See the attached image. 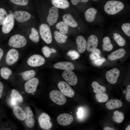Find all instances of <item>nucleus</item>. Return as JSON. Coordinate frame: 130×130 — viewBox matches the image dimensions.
Returning <instances> with one entry per match:
<instances>
[{
  "label": "nucleus",
  "instance_id": "f257e3e1",
  "mask_svg": "<svg viewBox=\"0 0 130 130\" xmlns=\"http://www.w3.org/2000/svg\"><path fill=\"white\" fill-rule=\"evenodd\" d=\"M124 7L123 4L117 0H112L108 1L105 4L104 9L105 12L110 15L117 14Z\"/></svg>",
  "mask_w": 130,
  "mask_h": 130
},
{
  "label": "nucleus",
  "instance_id": "f03ea898",
  "mask_svg": "<svg viewBox=\"0 0 130 130\" xmlns=\"http://www.w3.org/2000/svg\"><path fill=\"white\" fill-rule=\"evenodd\" d=\"M26 40L23 36L16 34L12 36L8 41L10 46L15 48H21L25 46L26 44Z\"/></svg>",
  "mask_w": 130,
  "mask_h": 130
},
{
  "label": "nucleus",
  "instance_id": "7ed1b4c3",
  "mask_svg": "<svg viewBox=\"0 0 130 130\" xmlns=\"http://www.w3.org/2000/svg\"><path fill=\"white\" fill-rule=\"evenodd\" d=\"M39 32L42 39L46 43L49 44L52 41V37L51 29L46 24H42L39 27Z\"/></svg>",
  "mask_w": 130,
  "mask_h": 130
},
{
  "label": "nucleus",
  "instance_id": "20e7f679",
  "mask_svg": "<svg viewBox=\"0 0 130 130\" xmlns=\"http://www.w3.org/2000/svg\"><path fill=\"white\" fill-rule=\"evenodd\" d=\"M38 121L40 127L45 130H48L52 127V123L49 116L45 113H42L39 116Z\"/></svg>",
  "mask_w": 130,
  "mask_h": 130
},
{
  "label": "nucleus",
  "instance_id": "39448f33",
  "mask_svg": "<svg viewBox=\"0 0 130 130\" xmlns=\"http://www.w3.org/2000/svg\"><path fill=\"white\" fill-rule=\"evenodd\" d=\"M49 96L52 101L59 105H64L66 101V98L64 95L58 90L51 91L50 93Z\"/></svg>",
  "mask_w": 130,
  "mask_h": 130
},
{
  "label": "nucleus",
  "instance_id": "423d86ee",
  "mask_svg": "<svg viewBox=\"0 0 130 130\" xmlns=\"http://www.w3.org/2000/svg\"><path fill=\"white\" fill-rule=\"evenodd\" d=\"M58 87L61 93L65 96L69 98H72L74 96V91L66 82L63 81L59 82Z\"/></svg>",
  "mask_w": 130,
  "mask_h": 130
},
{
  "label": "nucleus",
  "instance_id": "0eeeda50",
  "mask_svg": "<svg viewBox=\"0 0 130 130\" xmlns=\"http://www.w3.org/2000/svg\"><path fill=\"white\" fill-rule=\"evenodd\" d=\"M45 62V58L42 56L38 54H34L28 58L27 62L30 66L36 67L42 65Z\"/></svg>",
  "mask_w": 130,
  "mask_h": 130
},
{
  "label": "nucleus",
  "instance_id": "6e6552de",
  "mask_svg": "<svg viewBox=\"0 0 130 130\" xmlns=\"http://www.w3.org/2000/svg\"><path fill=\"white\" fill-rule=\"evenodd\" d=\"M19 58V52L16 49H12L7 52L6 58V63L8 65H12L18 60Z\"/></svg>",
  "mask_w": 130,
  "mask_h": 130
},
{
  "label": "nucleus",
  "instance_id": "1a4fd4ad",
  "mask_svg": "<svg viewBox=\"0 0 130 130\" xmlns=\"http://www.w3.org/2000/svg\"><path fill=\"white\" fill-rule=\"evenodd\" d=\"M39 83V80L36 78H33L27 81L24 85L25 91L29 93L35 92Z\"/></svg>",
  "mask_w": 130,
  "mask_h": 130
},
{
  "label": "nucleus",
  "instance_id": "9d476101",
  "mask_svg": "<svg viewBox=\"0 0 130 130\" xmlns=\"http://www.w3.org/2000/svg\"><path fill=\"white\" fill-rule=\"evenodd\" d=\"M63 78L72 85H75L78 82V78L74 72L71 70H65L62 75Z\"/></svg>",
  "mask_w": 130,
  "mask_h": 130
},
{
  "label": "nucleus",
  "instance_id": "9b49d317",
  "mask_svg": "<svg viewBox=\"0 0 130 130\" xmlns=\"http://www.w3.org/2000/svg\"><path fill=\"white\" fill-rule=\"evenodd\" d=\"M58 12V8L55 6L49 9L47 21L50 25L52 26L57 22L59 16Z\"/></svg>",
  "mask_w": 130,
  "mask_h": 130
},
{
  "label": "nucleus",
  "instance_id": "f8f14e48",
  "mask_svg": "<svg viewBox=\"0 0 130 130\" xmlns=\"http://www.w3.org/2000/svg\"><path fill=\"white\" fill-rule=\"evenodd\" d=\"M120 74L118 69L113 68L108 71L106 74V78L107 81L111 84H114L117 82Z\"/></svg>",
  "mask_w": 130,
  "mask_h": 130
},
{
  "label": "nucleus",
  "instance_id": "ddd939ff",
  "mask_svg": "<svg viewBox=\"0 0 130 130\" xmlns=\"http://www.w3.org/2000/svg\"><path fill=\"white\" fill-rule=\"evenodd\" d=\"M72 116L68 113H63L59 115L57 118V121L60 125L66 126L70 124L73 122Z\"/></svg>",
  "mask_w": 130,
  "mask_h": 130
},
{
  "label": "nucleus",
  "instance_id": "4468645a",
  "mask_svg": "<svg viewBox=\"0 0 130 130\" xmlns=\"http://www.w3.org/2000/svg\"><path fill=\"white\" fill-rule=\"evenodd\" d=\"M14 20L13 14L10 13L8 15L7 21L2 27V31L5 34L9 33L13 29L14 25Z\"/></svg>",
  "mask_w": 130,
  "mask_h": 130
},
{
  "label": "nucleus",
  "instance_id": "2eb2a0df",
  "mask_svg": "<svg viewBox=\"0 0 130 130\" xmlns=\"http://www.w3.org/2000/svg\"><path fill=\"white\" fill-rule=\"evenodd\" d=\"M14 18L18 21L23 22L29 20L31 17V14L26 11L17 10L13 14Z\"/></svg>",
  "mask_w": 130,
  "mask_h": 130
},
{
  "label": "nucleus",
  "instance_id": "dca6fc26",
  "mask_svg": "<svg viewBox=\"0 0 130 130\" xmlns=\"http://www.w3.org/2000/svg\"><path fill=\"white\" fill-rule=\"evenodd\" d=\"M26 117L25 122L26 125L29 128L33 127L35 124V120L33 113L31 108L27 107L25 109Z\"/></svg>",
  "mask_w": 130,
  "mask_h": 130
},
{
  "label": "nucleus",
  "instance_id": "f3484780",
  "mask_svg": "<svg viewBox=\"0 0 130 130\" xmlns=\"http://www.w3.org/2000/svg\"><path fill=\"white\" fill-rule=\"evenodd\" d=\"M98 43V38L95 35H92L90 36L86 43V49L89 52L92 51L96 48Z\"/></svg>",
  "mask_w": 130,
  "mask_h": 130
},
{
  "label": "nucleus",
  "instance_id": "a211bd4d",
  "mask_svg": "<svg viewBox=\"0 0 130 130\" xmlns=\"http://www.w3.org/2000/svg\"><path fill=\"white\" fill-rule=\"evenodd\" d=\"M54 67L56 69L65 70H72L74 69V66L71 62H62L57 63L54 65Z\"/></svg>",
  "mask_w": 130,
  "mask_h": 130
},
{
  "label": "nucleus",
  "instance_id": "6ab92c4d",
  "mask_svg": "<svg viewBox=\"0 0 130 130\" xmlns=\"http://www.w3.org/2000/svg\"><path fill=\"white\" fill-rule=\"evenodd\" d=\"M78 51L80 53L84 52L86 49V41L84 37L82 36H78L76 39Z\"/></svg>",
  "mask_w": 130,
  "mask_h": 130
},
{
  "label": "nucleus",
  "instance_id": "aec40b11",
  "mask_svg": "<svg viewBox=\"0 0 130 130\" xmlns=\"http://www.w3.org/2000/svg\"><path fill=\"white\" fill-rule=\"evenodd\" d=\"M123 103L120 100L117 99H111L106 104V107L110 110H112L121 107Z\"/></svg>",
  "mask_w": 130,
  "mask_h": 130
},
{
  "label": "nucleus",
  "instance_id": "412c9836",
  "mask_svg": "<svg viewBox=\"0 0 130 130\" xmlns=\"http://www.w3.org/2000/svg\"><path fill=\"white\" fill-rule=\"evenodd\" d=\"M97 11L93 8H91L87 9L84 13V16L86 20L88 22H91L95 20Z\"/></svg>",
  "mask_w": 130,
  "mask_h": 130
},
{
  "label": "nucleus",
  "instance_id": "4be33fe9",
  "mask_svg": "<svg viewBox=\"0 0 130 130\" xmlns=\"http://www.w3.org/2000/svg\"><path fill=\"white\" fill-rule=\"evenodd\" d=\"M126 51L124 49H119L112 52L108 56V58L111 60H113L121 58L125 54Z\"/></svg>",
  "mask_w": 130,
  "mask_h": 130
},
{
  "label": "nucleus",
  "instance_id": "5701e85b",
  "mask_svg": "<svg viewBox=\"0 0 130 130\" xmlns=\"http://www.w3.org/2000/svg\"><path fill=\"white\" fill-rule=\"evenodd\" d=\"M63 21L68 26L74 28L78 26L77 23L70 14H66L64 15L63 17Z\"/></svg>",
  "mask_w": 130,
  "mask_h": 130
},
{
  "label": "nucleus",
  "instance_id": "b1692460",
  "mask_svg": "<svg viewBox=\"0 0 130 130\" xmlns=\"http://www.w3.org/2000/svg\"><path fill=\"white\" fill-rule=\"evenodd\" d=\"M13 111L14 115L19 119L21 121L25 119L26 117V112L21 107L16 106L14 107Z\"/></svg>",
  "mask_w": 130,
  "mask_h": 130
},
{
  "label": "nucleus",
  "instance_id": "393cba45",
  "mask_svg": "<svg viewBox=\"0 0 130 130\" xmlns=\"http://www.w3.org/2000/svg\"><path fill=\"white\" fill-rule=\"evenodd\" d=\"M52 5L57 8L65 9L68 7L70 4L67 0H52Z\"/></svg>",
  "mask_w": 130,
  "mask_h": 130
},
{
  "label": "nucleus",
  "instance_id": "a878e982",
  "mask_svg": "<svg viewBox=\"0 0 130 130\" xmlns=\"http://www.w3.org/2000/svg\"><path fill=\"white\" fill-rule=\"evenodd\" d=\"M56 27L59 30V32L62 34L65 35L68 33V26L64 21H61L57 23Z\"/></svg>",
  "mask_w": 130,
  "mask_h": 130
},
{
  "label": "nucleus",
  "instance_id": "bb28decb",
  "mask_svg": "<svg viewBox=\"0 0 130 130\" xmlns=\"http://www.w3.org/2000/svg\"><path fill=\"white\" fill-rule=\"evenodd\" d=\"M92 87L94 88L93 91L95 93H104L106 91L105 87L100 85L96 81L93 82L91 84Z\"/></svg>",
  "mask_w": 130,
  "mask_h": 130
},
{
  "label": "nucleus",
  "instance_id": "cd10ccee",
  "mask_svg": "<svg viewBox=\"0 0 130 130\" xmlns=\"http://www.w3.org/2000/svg\"><path fill=\"white\" fill-rule=\"evenodd\" d=\"M103 42L102 47L104 50L110 51L112 49L113 46L111 43L110 38L109 37H104L103 39Z\"/></svg>",
  "mask_w": 130,
  "mask_h": 130
},
{
  "label": "nucleus",
  "instance_id": "c85d7f7f",
  "mask_svg": "<svg viewBox=\"0 0 130 130\" xmlns=\"http://www.w3.org/2000/svg\"><path fill=\"white\" fill-rule=\"evenodd\" d=\"M10 97L11 99L17 102H22L23 101V98L22 96L17 90L15 89L12 90Z\"/></svg>",
  "mask_w": 130,
  "mask_h": 130
},
{
  "label": "nucleus",
  "instance_id": "c756f323",
  "mask_svg": "<svg viewBox=\"0 0 130 130\" xmlns=\"http://www.w3.org/2000/svg\"><path fill=\"white\" fill-rule=\"evenodd\" d=\"M54 37L56 41L59 43H64L66 42L67 36L59 32L55 31L54 32Z\"/></svg>",
  "mask_w": 130,
  "mask_h": 130
},
{
  "label": "nucleus",
  "instance_id": "7c9ffc66",
  "mask_svg": "<svg viewBox=\"0 0 130 130\" xmlns=\"http://www.w3.org/2000/svg\"><path fill=\"white\" fill-rule=\"evenodd\" d=\"M29 39L35 43L38 42L39 39L38 32L37 30L34 27L31 28V33L29 35Z\"/></svg>",
  "mask_w": 130,
  "mask_h": 130
},
{
  "label": "nucleus",
  "instance_id": "2f4dec72",
  "mask_svg": "<svg viewBox=\"0 0 130 130\" xmlns=\"http://www.w3.org/2000/svg\"><path fill=\"white\" fill-rule=\"evenodd\" d=\"M20 74L23 79L27 81L32 78L35 75L36 72L34 70H31L24 72Z\"/></svg>",
  "mask_w": 130,
  "mask_h": 130
},
{
  "label": "nucleus",
  "instance_id": "473e14b6",
  "mask_svg": "<svg viewBox=\"0 0 130 130\" xmlns=\"http://www.w3.org/2000/svg\"><path fill=\"white\" fill-rule=\"evenodd\" d=\"M124 115L122 112L117 110L113 113V119L115 122L118 123H121L124 120Z\"/></svg>",
  "mask_w": 130,
  "mask_h": 130
},
{
  "label": "nucleus",
  "instance_id": "72a5a7b5",
  "mask_svg": "<svg viewBox=\"0 0 130 130\" xmlns=\"http://www.w3.org/2000/svg\"><path fill=\"white\" fill-rule=\"evenodd\" d=\"M8 18V15L5 10L0 8V25H4L7 21Z\"/></svg>",
  "mask_w": 130,
  "mask_h": 130
},
{
  "label": "nucleus",
  "instance_id": "f704fd0d",
  "mask_svg": "<svg viewBox=\"0 0 130 130\" xmlns=\"http://www.w3.org/2000/svg\"><path fill=\"white\" fill-rule=\"evenodd\" d=\"M12 73V71L7 67H4L0 69L1 76L3 78L5 79H8Z\"/></svg>",
  "mask_w": 130,
  "mask_h": 130
},
{
  "label": "nucleus",
  "instance_id": "c9c22d12",
  "mask_svg": "<svg viewBox=\"0 0 130 130\" xmlns=\"http://www.w3.org/2000/svg\"><path fill=\"white\" fill-rule=\"evenodd\" d=\"M95 97L98 101L100 103L105 102L109 99L107 94L103 93H97L95 95Z\"/></svg>",
  "mask_w": 130,
  "mask_h": 130
},
{
  "label": "nucleus",
  "instance_id": "e433bc0d",
  "mask_svg": "<svg viewBox=\"0 0 130 130\" xmlns=\"http://www.w3.org/2000/svg\"><path fill=\"white\" fill-rule=\"evenodd\" d=\"M114 39L117 44L120 46L125 45L126 43L125 39L119 34L116 33L113 35Z\"/></svg>",
  "mask_w": 130,
  "mask_h": 130
},
{
  "label": "nucleus",
  "instance_id": "4c0bfd02",
  "mask_svg": "<svg viewBox=\"0 0 130 130\" xmlns=\"http://www.w3.org/2000/svg\"><path fill=\"white\" fill-rule=\"evenodd\" d=\"M42 51L44 55L46 58L49 57L52 53H56V51L53 48H50L47 46H44L42 48Z\"/></svg>",
  "mask_w": 130,
  "mask_h": 130
},
{
  "label": "nucleus",
  "instance_id": "58836bf2",
  "mask_svg": "<svg viewBox=\"0 0 130 130\" xmlns=\"http://www.w3.org/2000/svg\"><path fill=\"white\" fill-rule=\"evenodd\" d=\"M101 53L100 50L96 48L92 51L90 55V58L91 60H94L100 57V55Z\"/></svg>",
  "mask_w": 130,
  "mask_h": 130
},
{
  "label": "nucleus",
  "instance_id": "ea45409f",
  "mask_svg": "<svg viewBox=\"0 0 130 130\" xmlns=\"http://www.w3.org/2000/svg\"><path fill=\"white\" fill-rule=\"evenodd\" d=\"M67 55L70 57L71 59L74 60L78 58L80 56V54L76 51L71 50L69 51L67 53Z\"/></svg>",
  "mask_w": 130,
  "mask_h": 130
},
{
  "label": "nucleus",
  "instance_id": "a19ab883",
  "mask_svg": "<svg viewBox=\"0 0 130 130\" xmlns=\"http://www.w3.org/2000/svg\"><path fill=\"white\" fill-rule=\"evenodd\" d=\"M122 29L127 36H130V24L125 23L123 24L122 26Z\"/></svg>",
  "mask_w": 130,
  "mask_h": 130
},
{
  "label": "nucleus",
  "instance_id": "79ce46f5",
  "mask_svg": "<svg viewBox=\"0 0 130 130\" xmlns=\"http://www.w3.org/2000/svg\"><path fill=\"white\" fill-rule=\"evenodd\" d=\"M13 3L22 6L27 5L28 3V0H9Z\"/></svg>",
  "mask_w": 130,
  "mask_h": 130
},
{
  "label": "nucleus",
  "instance_id": "37998d69",
  "mask_svg": "<svg viewBox=\"0 0 130 130\" xmlns=\"http://www.w3.org/2000/svg\"><path fill=\"white\" fill-rule=\"evenodd\" d=\"M106 60V59L105 58L100 57L97 59L93 60V63L95 65L99 66L101 65Z\"/></svg>",
  "mask_w": 130,
  "mask_h": 130
},
{
  "label": "nucleus",
  "instance_id": "c03bdc74",
  "mask_svg": "<svg viewBox=\"0 0 130 130\" xmlns=\"http://www.w3.org/2000/svg\"><path fill=\"white\" fill-rule=\"evenodd\" d=\"M126 98V100L129 102L130 101V85H129L127 88Z\"/></svg>",
  "mask_w": 130,
  "mask_h": 130
},
{
  "label": "nucleus",
  "instance_id": "a18cd8bd",
  "mask_svg": "<svg viewBox=\"0 0 130 130\" xmlns=\"http://www.w3.org/2000/svg\"><path fill=\"white\" fill-rule=\"evenodd\" d=\"M89 0H71V2L72 4L74 5H76L77 4L80 2H86Z\"/></svg>",
  "mask_w": 130,
  "mask_h": 130
},
{
  "label": "nucleus",
  "instance_id": "49530a36",
  "mask_svg": "<svg viewBox=\"0 0 130 130\" xmlns=\"http://www.w3.org/2000/svg\"><path fill=\"white\" fill-rule=\"evenodd\" d=\"M83 115V111L81 108H80L78 110L77 115L78 117L80 118Z\"/></svg>",
  "mask_w": 130,
  "mask_h": 130
},
{
  "label": "nucleus",
  "instance_id": "de8ad7c7",
  "mask_svg": "<svg viewBox=\"0 0 130 130\" xmlns=\"http://www.w3.org/2000/svg\"><path fill=\"white\" fill-rule=\"evenodd\" d=\"M3 87V84L0 81V99L1 98L2 95Z\"/></svg>",
  "mask_w": 130,
  "mask_h": 130
},
{
  "label": "nucleus",
  "instance_id": "09e8293b",
  "mask_svg": "<svg viewBox=\"0 0 130 130\" xmlns=\"http://www.w3.org/2000/svg\"><path fill=\"white\" fill-rule=\"evenodd\" d=\"M3 55V51L0 48V60Z\"/></svg>",
  "mask_w": 130,
  "mask_h": 130
},
{
  "label": "nucleus",
  "instance_id": "8fccbe9b",
  "mask_svg": "<svg viewBox=\"0 0 130 130\" xmlns=\"http://www.w3.org/2000/svg\"><path fill=\"white\" fill-rule=\"evenodd\" d=\"M104 130H115V129H114L111 128L110 127H105L104 129Z\"/></svg>",
  "mask_w": 130,
  "mask_h": 130
},
{
  "label": "nucleus",
  "instance_id": "3c124183",
  "mask_svg": "<svg viewBox=\"0 0 130 130\" xmlns=\"http://www.w3.org/2000/svg\"><path fill=\"white\" fill-rule=\"evenodd\" d=\"M130 125H129L126 128V130H130Z\"/></svg>",
  "mask_w": 130,
  "mask_h": 130
},
{
  "label": "nucleus",
  "instance_id": "603ef678",
  "mask_svg": "<svg viewBox=\"0 0 130 130\" xmlns=\"http://www.w3.org/2000/svg\"><path fill=\"white\" fill-rule=\"evenodd\" d=\"M123 93L124 94H126V91H125V90H124V91L123 92Z\"/></svg>",
  "mask_w": 130,
  "mask_h": 130
},
{
  "label": "nucleus",
  "instance_id": "864d4df0",
  "mask_svg": "<svg viewBox=\"0 0 130 130\" xmlns=\"http://www.w3.org/2000/svg\"><path fill=\"white\" fill-rule=\"evenodd\" d=\"M94 0V1H97V0Z\"/></svg>",
  "mask_w": 130,
  "mask_h": 130
}]
</instances>
